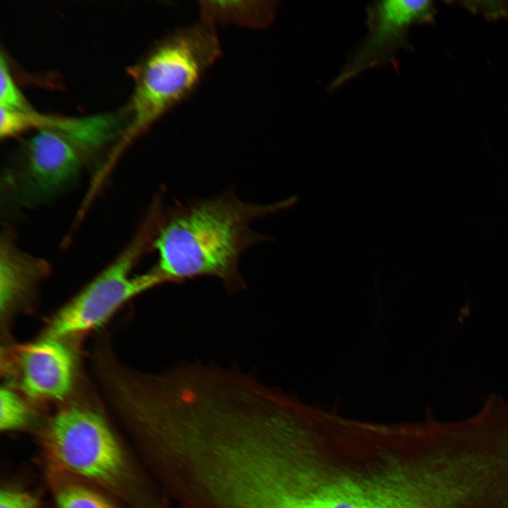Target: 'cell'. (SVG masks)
I'll return each mask as SVG.
<instances>
[{
    "mask_svg": "<svg viewBox=\"0 0 508 508\" xmlns=\"http://www.w3.org/2000/svg\"><path fill=\"white\" fill-rule=\"evenodd\" d=\"M199 7L201 18L213 24L263 28L272 22L277 6L275 1H202Z\"/></svg>",
    "mask_w": 508,
    "mask_h": 508,
    "instance_id": "cell-11",
    "label": "cell"
},
{
    "mask_svg": "<svg viewBox=\"0 0 508 508\" xmlns=\"http://www.w3.org/2000/svg\"><path fill=\"white\" fill-rule=\"evenodd\" d=\"M25 112L0 107L1 137L11 136L29 128Z\"/></svg>",
    "mask_w": 508,
    "mask_h": 508,
    "instance_id": "cell-16",
    "label": "cell"
},
{
    "mask_svg": "<svg viewBox=\"0 0 508 508\" xmlns=\"http://www.w3.org/2000/svg\"><path fill=\"white\" fill-rule=\"evenodd\" d=\"M480 5H477L474 1L468 3L470 8H476V10H480L484 13L486 16L500 17L508 16V2L505 1H477Z\"/></svg>",
    "mask_w": 508,
    "mask_h": 508,
    "instance_id": "cell-17",
    "label": "cell"
},
{
    "mask_svg": "<svg viewBox=\"0 0 508 508\" xmlns=\"http://www.w3.org/2000/svg\"><path fill=\"white\" fill-rule=\"evenodd\" d=\"M0 107L23 112L31 110L13 81L2 54L0 59Z\"/></svg>",
    "mask_w": 508,
    "mask_h": 508,
    "instance_id": "cell-14",
    "label": "cell"
},
{
    "mask_svg": "<svg viewBox=\"0 0 508 508\" xmlns=\"http://www.w3.org/2000/svg\"><path fill=\"white\" fill-rule=\"evenodd\" d=\"M159 224V213L150 209L137 236L116 259L56 313L47 326L44 338L59 339L96 328L128 300L165 283L153 268L140 275H131L136 262L152 245Z\"/></svg>",
    "mask_w": 508,
    "mask_h": 508,
    "instance_id": "cell-5",
    "label": "cell"
},
{
    "mask_svg": "<svg viewBox=\"0 0 508 508\" xmlns=\"http://www.w3.org/2000/svg\"><path fill=\"white\" fill-rule=\"evenodd\" d=\"M29 128L50 130L68 142L78 152L90 154L110 143L116 135L119 122L116 115L98 114L80 117L27 112Z\"/></svg>",
    "mask_w": 508,
    "mask_h": 508,
    "instance_id": "cell-9",
    "label": "cell"
},
{
    "mask_svg": "<svg viewBox=\"0 0 508 508\" xmlns=\"http://www.w3.org/2000/svg\"><path fill=\"white\" fill-rule=\"evenodd\" d=\"M25 163L19 175V194L28 202L56 195L78 176V152L56 133L44 128L33 135L26 146Z\"/></svg>",
    "mask_w": 508,
    "mask_h": 508,
    "instance_id": "cell-7",
    "label": "cell"
},
{
    "mask_svg": "<svg viewBox=\"0 0 508 508\" xmlns=\"http://www.w3.org/2000/svg\"><path fill=\"white\" fill-rule=\"evenodd\" d=\"M120 365H119L116 366L115 368H116V367H118V366H120ZM114 368H113V369H114ZM113 369H112V370H113ZM103 394H104V389H103Z\"/></svg>",
    "mask_w": 508,
    "mask_h": 508,
    "instance_id": "cell-18",
    "label": "cell"
},
{
    "mask_svg": "<svg viewBox=\"0 0 508 508\" xmlns=\"http://www.w3.org/2000/svg\"><path fill=\"white\" fill-rule=\"evenodd\" d=\"M214 24L201 18L161 42L142 64L128 133L138 134L196 88L222 52Z\"/></svg>",
    "mask_w": 508,
    "mask_h": 508,
    "instance_id": "cell-3",
    "label": "cell"
},
{
    "mask_svg": "<svg viewBox=\"0 0 508 508\" xmlns=\"http://www.w3.org/2000/svg\"><path fill=\"white\" fill-rule=\"evenodd\" d=\"M0 508H39V504L28 492L5 488L0 492Z\"/></svg>",
    "mask_w": 508,
    "mask_h": 508,
    "instance_id": "cell-15",
    "label": "cell"
},
{
    "mask_svg": "<svg viewBox=\"0 0 508 508\" xmlns=\"http://www.w3.org/2000/svg\"><path fill=\"white\" fill-rule=\"evenodd\" d=\"M30 419L28 408L12 390L0 391V430L11 431L25 426Z\"/></svg>",
    "mask_w": 508,
    "mask_h": 508,
    "instance_id": "cell-13",
    "label": "cell"
},
{
    "mask_svg": "<svg viewBox=\"0 0 508 508\" xmlns=\"http://www.w3.org/2000/svg\"><path fill=\"white\" fill-rule=\"evenodd\" d=\"M41 440L47 459L60 472L111 488L128 474L115 435L103 417L90 409L72 406L58 411Z\"/></svg>",
    "mask_w": 508,
    "mask_h": 508,
    "instance_id": "cell-4",
    "label": "cell"
},
{
    "mask_svg": "<svg viewBox=\"0 0 508 508\" xmlns=\"http://www.w3.org/2000/svg\"><path fill=\"white\" fill-rule=\"evenodd\" d=\"M48 271L43 260L23 253L7 236L0 249V305L6 313Z\"/></svg>",
    "mask_w": 508,
    "mask_h": 508,
    "instance_id": "cell-10",
    "label": "cell"
},
{
    "mask_svg": "<svg viewBox=\"0 0 508 508\" xmlns=\"http://www.w3.org/2000/svg\"><path fill=\"white\" fill-rule=\"evenodd\" d=\"M435 11L433 1L428 0L373 2L367 9L368 35L329 85V90L337 89L365 70L389 63L397 67V53L410 48L406 37L409 27L433 22Z\"/></svg>",
    "mask_w": 508,
    "mask_h": 508,
    "instance_id": "cell-6",
    "label": "cell"
},
{
    "mask_svg": "<svg viewBox=\"0 0 508 508\" xmlns=\"http://www.w3.org/2000/svg\"><path fill=\"white\" fill-rule=\"evenodd\" d=\"M20 387L30 397L63 399L70 392L73 359L58 339L43 338L18 351Z\"/></svg>",
    "mask_w": 508,
    "mask_h": 508,
    "instance_id": "cell-8",
    "label": "cell"
},
{
    "mask_svg": "<svg viewBox=\"0 0 508 508\" xmlns=\"http://www.w3.org/2000/svg\"><path fill=\"white\" fill-rule=\"evenodd\" d=\"M321 468L306 447L295 449L272 480L266 508H423L411 472L338 476Z\"/></svg>",
    "mask_w": 508,
    "mask_h": 508,
    "instance_id": "cell-2",
    "label": "cell"
},
{
    "mask_svg": "<svg viewBox=\"0 0 508 508\" xmlns=\"http://www.w3.org/2000/svg\"><path fill=\"white\" fill-rule=\"evenodd\" d=\"M291 203H250L231 192L176 203L164 213L155 236L152 247L158 260L153 269L165 282L212 277L229 291L242 289L246 282L240 273V257L266 239L250 224Z\"/></svg>",
    "mask_w": 508,
    "mask_h": 508,
    "instance_id": "cell-1",
    "label": "cell"
},
{
    "mask_svg": "<svg viewBox=\"0 0 508 508\" xmlns=\"http://www.w3.org/2000/svg\"><path fill=\"white\" fill-rule=\"evenodd\" d=\"M56 508H114L102 495L77 483H64L55 492Z\"/></svg>",
    "mask_w": 508,
    "mask_h": 508,
    "instance_id": "cell-12",
    "label": "cell"
}]
</instances>
